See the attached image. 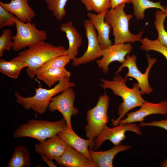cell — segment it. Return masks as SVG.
Instances as JSON below:
<instances>
[{"mask_svg":"<svg viewBox=\"0 0 167 167\" xmlns=\"http://www.w3.org/2000/svg\"><path fill=\"white\" fill-rule=\"evenodd\" d=\"M128 79V77H122L120 75L115 76L112 80L100 79L101 86L103 89L105 90L110 89L115 95L122 99V102L118 108V117L116 119H112L111 125L113 126L118 125L119 121L128 111L136 107H140L146 101L142 96L138 83H134L133 88H130L126 85Z\"/></svg>","mask_w":167,"mask_h":167,"instance_id":"6da1fadb","label":"cell"},{"mask_svg":"<svg viewBox=\"0 0 167 167\" xmlns=\"http://www.w3.org/2000/svg\"><path fill=\"white\" fill-rule=\"evenodd\" d=\"M66 50L62 46H56L42 41L29 46L11 60L26 64L27 74L34 79L36 71L44 63L53 58L66 54Z\"/></svg>","mask_w":167,"mask_h":167,"instance_id":"7a4b0ae2","label":"cell"},{"mask_svg":"<svg viewBox=\"0 0 167 167\" xmlns=\"http://www.w3.org/2000/svg\"><path fill=\"white\" fill-rule=\"evenodd\" d=\"M75 84L70 81V77L60 80L53 88L47 89L41 87L35 88V94L31 97H24L17 91L15 92L16 102L25 109H32L41 115L46 112L49 105L54 96L62 92L66 88H73Z\"/></svg>","mask_w":167,"mask_h":167,"instance_id":"3957f363","label":"cell"},{"mask_svg":"<svg viewBox=\"0 0 167 167\" xmlns=\"http://www.w3.org/2000/svg\"><path fill=\"white\" fill-rule=\"evenodd\" d=\"M125 4H122L110 9L105 15V20L113 29L114 43H134L142 39L143 30L137 34H133L129 30V21L133 15L125 13L124 10Z\"/></svg>","mask_w":167,"mask_h":167,"instance_id":"277c9868","label":"cell"},{"mask_svg":"<svg viewBox=\"0 0 167 167\" xmlns=\"http://www.w3.org/2000/svg\"><path fill=\"white\" fill-rule=\"evenodd\" d=\"M67 127L64 119L54 122L31 119L18 127L13 131V136L15 139L28 137L41 142Z\"/></svg>","mask_w":167,"mask_h":167,"instance_id":"5b68a950","label":"cell"},{"mask_svg":"<svg viewBox=\"0 0 167 167\" xmlns=\"http://www.w3.org/2000/svg\"><path fill=\"white\" fill-rule=\"evenodd\" d=\"M109 100L105 93L99 96L96 105L87 111V123L84 128L87 139L94 140L107 126L109 120L107 112Z\"/></svg>","mask_w":167,"mask_h":167,"instance_id":"8992f818","label":"cell"},{"mask_svg":"<svg viewBox=\"0 0 167 167\" xmlns=\"http://www.w3.org/2000/svg\"><path fill=\"white\" fill-rule=\"evenodd\" d=\"M16 32L12 36V49L15 52L21 51L30 45L47 39V33L44 30L37 28L31 21L23 22L15 17Z\"/></svg>","mask_w":167,"mask_h":167,"instance_id":"52a82bcc","label":"cell"},{"mask_svg":"<svg viewBox=\"0 0 167 167\" xmlns=\"http://www.w3.org/2000/svg\"><path fill=\"white\" fill-rule=\"evenodd\" d=\"M146 56L148 66L144 73H142L137 68L136 63L137 57L134 54L126 55L125 61L122 63L115 73L116 75L123 68L127 67L128 71L125 76L132 77L136 80L142 95L149 94L153 91L149 84L148 76L151 68L157 62L156 58H151L148 54Z\"/></svg>","mask_w":167,"mask_h":167,"instance_id":"ba28073f","label":"cell"},{"mask_svg":"<svg viewBox=\"0 0 167 167\" xmlns=\"http://www.w3.org/2000/svg\"><path fill=\"white\" fill-rule=\"evenodd\" d=\"M76 97L72 88H66L61 94L53 97L48 107L50 112L55 111L59 112L62 115L68 127L73 129L71 123L72 116H75L79 113V110L74 106Z\"/></svg>","mask_w":167,"mask_h":167,"instance_id":"9c48e42d","label":"cell"},{"mask_svg":"<svg viewBox=\"0 0 167 167\" xmlns=\"http://www.w3.org/2000/svg\"><path fill=\"white\" fill-rule=\"evenodd\" d=\"M83 24L88 40V47L81 56L73 59L72 64L74 66L86 64L102 57V49L98 40L97 34L91 20L85 19Z\"/></svg>","mask_w":167,"mask_h":167,"instance_id":"30bf717a","label":"cell"},{"mask_svg":"<svg viewBox=\"0 0 167 167\" xmlns=\"http://www.w3.org/2000/svg\"><path fill=\"white\" fill-rule=\"evenodd\" d=\"M127 131H132L139 135H143L139 126L134 123L119 124L112 128H110L106 126L94 140V150L97 151L107 140H109L114 145L119 144L126 138L125 133Z\"/></svg>","mask_w":167,"mask_h":167,"instance_id":"8fae6325","label":"cell"},{"mask_svg":"<svg viewBox=\"0 0 167 167\" xmlns=\"http://www.w3.org/2000/svg\"><path fill=\"white\" fill-rule=\"evenodd\" d=\"M133 46L130 43L124 44L114 43L102 50L101 59L96 60L98 67L105 74L109 71V66L112 62L117 61L122 63L125 57L131 52Z\"/></svg>","mask_w":167,"mask_h":167,"instance_id":"7c38bea8","label":"cell"},{"mask_svg":"<svg viewBox=\"0 0 167 167\" xmlns=\"http://www.w3.org/2000/svg\"><path fill=\"white\" fill-rule=\"evenodd\" d=\"M138 110L126 114V117L120 120L118 125L135 122H143L144 118L152 114H167V101L152 103L145 101Z\"/></svg>","mask_w":167,"mask_h":167,"instance_id":"4fadbf2b","label":"cell"},{"mask_svg":"<svg viewBox=\"0 0 167 167\" xmlns=\"http://www.w3.org/2000/svg\"><path fill=\"white\" fill-rule=\"evenodd\" d=\"M67 145L58 134L36 144L35 151L55 161L59 159L66 150Z\"/></svg>","mask_w":167,"mask_h":167,"instance_id":"5bb4252c","label":"cell"},{"mask_svg":"<svg viewBox=\"0 0 167 167\" xmlns=\"http://www.w3.org/2000/svg\"><path fill=\"white\" fill-rule=\"evenodd\" d=\"M58 135L68 145L73 147L91 160L88 148L92 150L94 149V140L82 139L77 135L73 129L68 127L59 132Z\"/></svg>","mask_w":167,"mask_h":167,"instance_id":"9a60e30c","label":"cell"},{"mask_svg":"<svg viewBox=\"0 0 167 167\" xmlns=\"http://www.w3.org/2000/svg\"><path fill=\"white\" fill-rule=\"evenodd\" d=\"M56 161L62 167H95L88 158L68 145L62 156Z\"/></svg>","mask_w":167,"mask_h":167,"instance_id":"2e32d148","label":"cell"},{"mask_svg":"<svg viewBox=\"0 0 167 167\" xmlns=\"http://www.w3.org/2000/svg\"><path fill=\"white\" fill-rule=\"evenodd\" d=\"M107 11L97 14L93 13L91 12L87 13V16L97 31L98 40L102 50L112 45V41L109 39L110 32L112 28L105 19Z\"/></svg>","mask_w":167,"mask_h":167,"instance_id":"e0dca14e","label":"cell"},{"mask_svg":"<svg viewBox=\"0 0 167 167\" xmlns=\"http://www.w3.org/2000/svg\"><path fill=\"white\" fill-rule=\"evenodd\" d=\"M132 148L131 146L120 144L114 145L105 151H93L89 149L91 160L95 167H113L114 157L118 153Z\"/></svg>","mask_w":167,"mask_h":167,"instance_id":"ac0fdd59","label":"cell"},{"mask_svg":"<svg viewBox=\"0 0 167 167\" xmlns=\"http://www.w3.org/2000/svg\"><path fill=\"white\" fill-rule=\"evenodd\" d=\"M0 5L23 22L31 21L36 15L35 11L29 5L28 0H11L8 3L0 1Z\"/></svg>","mask_w":167,"mask_h":167,"instance_id":"d6986e66","label":"cell"},{"mask_svg":"<svg viewBox=\"0 0 167 167\" xmlns=\"http://www.w3.org/2000/svg\"><path fill=\"white\" fill-rule=\"evenodd\" d=\"M60 29L66 34L69 42V47L66 54L72 60L78 54L79 48L82 45L81 36L71 21L62 23Z\"/></svg>","mask_w":167,"mask_h":167,"instance_id":"ffe728a7","label":"cell"},{"mask_svg":"<svg viewBox=\"0 0 167 167\" xmlns=\"http://www.w3.org/2000/svg\"><path fill=\"white\" fill-rule=\"evenodd\" d=\"M71 75V73L64 67L49 68L37 74L36 76L51 88L57 82L70 77Z\"/></svg>","mask_w":167,"mask_h":167,"instance_id":"44dd1931","label":"cell"},{"mask_svg":"<svg viewBox=\"0 0 167 167\" xmlns=\"http://www.w3.org/2000/svg\"><path fill=\"white\" fill-rule=\"evenodd\" d=\"M31 165L29 152L24 145L17 146L7 167H30Z\"/></svg>","mask_w":167,"mask_h":167,"instance_id":"7402d4cb","label":"cell"},{"mask_svg":"<svg viewBox=\"0 0 167 167\" xmlns=\"http://www.w3.org/2000/svg\"><path fill=\"white\" fill-rule=\"evenodd\" d=\"M134 7L133 14L137 20L144 19L145 10L151 8L159 9L165 11V7L160 2H154L149 0H131Z\"/></svg>","mask_w":167,"mask_h":167,"instance_id":"603a6c76","label":"cell"},{"mask_svg":"<svg viewBox=\"0 0 167 167\" xmlns=\"http://www.w3.org/2000/svg\"><path fill=\"white\" fill-rule=\"evenodd\" d=\"M26 64L20 62L11 60L9 61L1 59L0 60V71L7 76L14 79H17L21 70L27 67Z\"/></svg>","mask_w":167,"mask_h":167,"instance_id":"cb8c5ba5","label":"cell"},{"mask_svg":"<svg viewBox=\"0 0 167 167\" xmlns=\"http://www.w3.org/2000/svg\"><path fill=\"white\" fill-rule=\"evenodd\" d=\"M167 15L165 11L156 10L155 12L154 25L158 34L157 39L165 46L167 47V32L165 30L164 22Z\"/></svg>","mask_w":167,"mask_h":167,"instance_id":"d4e9b609","label":"cell"},{"mask_svg":"<svg viewBox=\"0 0 167 167\" xmlns=\"http://www.w3.org/2000/svg\"><path fill=\"white\" fill-rule=\"evenodd\" d=\"M69 0H45L48 9L54 16L59 21L61 20L66 14L65 6Z\"/></svg>","mask_w":167,"mask_h":167,"instance_id":"484cf974","label":"cell"},{"mask_svg":"<svg viewBox=\"0 0 167 167\" xmlns=\"http://www.w3.org/2000/svg\"><path fill=\"white\" fill-rule=\"evenodd\" d=\"M89 12L94 11L97 14L111 8L110 0H80Z\"/></svg>","mask_w":167,"mask_h":167,"instance_id":"4316f807","label":"cell"},{"mask_svg":"<svg viewBox=\"0 0 167 167\" xmlns=\"http://www.w3.org/2000/svg\"><path fill=\"white\" fill-rule=\"evenodd\" d=\"M71 60L66 54L53 58L44 63L37 70L36 76L37 74L49 68L65 67Z\"/></svg>","mask_w":167,"mask_h":167,"instance_id":"83f0119b","label":"cell"},{"mask_svg":"<svg viewBox=\"0 0 167 167\" xmlns=\"http://www.w3.org/2000/svg\"><path fill=\"white\" fill-rule=\"evenodd\" d=\"M141 50L146 51L150 50L158 52L162 54L167 60V47L163 45L157 39L150 40L147 38L142 39L140 41Z\"/></svg>","mask_w":167,"mask_h":167,"instance_id":"f1b7e54d","label":"cell"},{"mask_svg":"<svg viewBox=\"0 0 167 167\" xmlns=\"http://www.w3.org/2000/svg\"><path fill=\"white\" fill-rule=\"evenodd\" d=\"M15 17L12 13L0 5V29L15 26Z\"/></svg>","mask_w":167,"mask_h":167,"instance_id":"f546056e","label":"cell"},{"mask_svg":"<svg viewBox=\"0 0 167 167\" xmlns=\"http://www.w3.org/2000/svg\"><path fill=\"white\" fill-rule=\"evenodd\" d=\"M12 31L8 29L3 30L0 36V57H2L5 50L10 51L12 48Z\"/></svg>","mask_w":167,"mask_h":167,"instance_id":"4dcf8cb0","label":"cell"},{"mask_svg":"<svg viewBox=\"0 0 167 167\" xmlns=\"http://www.w3.org/2000/svg\"><path fill=\"white\" fill-rule=\"evenodd\" d=\"M139 126H156L162 128L167 131V118L160 121H153L151 122L140 123Z\"/></svg>","mask_w":167,"mask_h":167,"instance_id":"1f68e13d","label":"cell"},{"mask_svg":"<svg viewBox=\"0 0 167 167\" xmlns=\"http://www.w3.org/2000/svg\"><path fill=\"white\" fill-rule=\"evenodd\" d=\"M112 9L118 6L121 4H130L131 3V0H110Z\"/></svg>","mask_w":167,"mask_h":167,"instance_id":"d6a6232c","label":"cell"},{"mask_svg":"<svg viewBox=\"0 0 167 167\" xmlns=\"http://www.w3.org/2000/svg\"><path fill=\"white\" fill-rule=\"evenodd\" d=\"M41 158L43 161L45 162L49 167H57L53 161L52 159L49 158L46 156L41 154Z\"/></svg>","mask_w":167,"mask_h":167,"instance_id":"836d02e7","label":"cell"},{"mask_svg":"<svg viewBox=\"0 0 167 167\" xmlns=\"http://www.w3.org/2000/svg\"><path fill=\"white\" fill-rule=\"evenodd\" d=\"M160 166L161 167H167V158L161 164Z\"/></svg>","mask_w":167,"mask_h":167,"instance_id":"e575fe53","label":"cell"},{"mask_svg":"<svg viewBox=\"0 0 167 167\" xmlns=\"http://www.w3.org/2000/svg\"><path fill=\"white\" fill-rule=\"evenodd\" d=\"M165 13L167 15V5L165 7Z\"/></svg>","mask_w":167,"mask_h":167,"instance_id":"d590c367","label":"cell"}]
</instances>
